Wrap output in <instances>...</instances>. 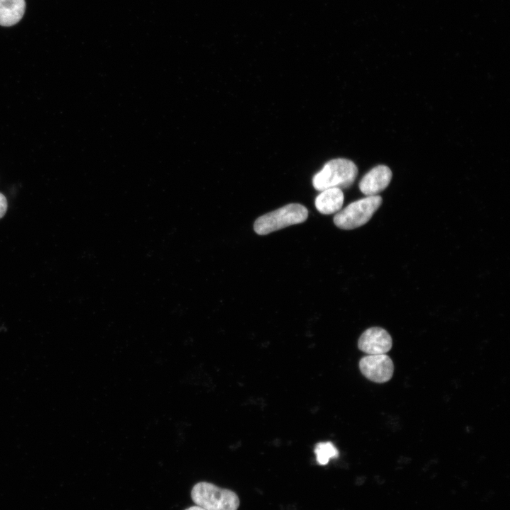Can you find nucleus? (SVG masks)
I'll return each instance as SVG.
<instances>
[{
    "mask_svg": "<svg viewBox=\"0 0 510 510\" xmlns=\"http://www.w3.org/2000/svg\"><path fill=\"white\" fill-rule=\"evenodd\" d=\"M358 175L356 164L345 158L332 159L312 177V186L319 191L329 188H347Z\"/></svg>",
    "mask_w": 510,
    "mask_h": 510,
    "instance_id": "1",
    "label": "nucleus"
},
{
    "mask_svg": "<svg viewBox=\"0 0 510 510\" xmlns=\"http://www.w3.org/2000/svg\"><path fill=\"white\" fill-rule=\"evenodd\" d=\"M308 216L307 209L300 203H290L258 217L254 224L255 232L268 234L288 226L305 222Z\"/></svg>",
    "mask_w": 510,
    "mask_h": 510,
    "instance_id": "2",
    "label": "nucleus"
},
{
    "mask_svg": "<svg viewBox=\"0 0 510 510\" xmlns=\"http://www.w3.org/2000/svg\"><path fill=\"white\" fill-rule=\"evenodd\" d=\"M191 498L197 506L206 510H237L239 506V499L234 492L207 482L193 486Z\"/></svg>",
    "mask_w": 510,
    "mask_h": 510,
    "instance_id": "3",
    "label": "nucleus"
},
{
    "mask_svg": "<svg viewBox=\"0 0 510 510\" xmlns=\"http://www.w3.org/2000/svg\"><path fill=\"white\" fill-rule=\"evenodd\" d=\"M379 195L366 196L349 203L334 217V223L342 230H353L367 223L382 204Z\"/></svg>",
    "mask_w": 510,
    "mask_h": 510,
    "instance_id": "4",
    "label": "nucleus"
},
{
    "mask_svg": "<svg viewBox=\"0 0 510 510\" xmlns=\"http://www.w3.org/2000/svg\"><path fill=\"white\" fill-rule=\"evenodd\" d=\"M361 373L370 381L383 383L391 379L394 372L392 359L385 353L368 355L359 361Z\"/></svg>",
    "mask_w": 510,
    "mask_h": 510,
    "instance_id": "5",
    "label": "nucleus"
},
{
    "mask_svg": "<svg viewBox=\"0 0 510 510\" xmlns=\"http://www.w3.org/2000/svg\"><path fill=\"white\" fill-rule=\"evenodd\" d=\"M392 345L390 334L383 328L374 327L364 331L358 341V348L368 355L383 354Z\"/></svg>",
    "mask_w": 510,
    "mask_h": 510,
    "instance_id": "6",
    "label": "nucleus"
},
{
    "mask_svg": "<svg viewBox=\"0 0 510 510\" xmlns=\"http://www.w3.org/2000/svg\"><path fill=\"white\" fill-rule=\"evenodd\" d=\"M392 171L385 165L371 169L361 179L358 187L366 196H377L385 190L392 179Z\"/></svg>",
    "mask_w": 510,
    "mask_h": 510,
    "instance_id": "7",
    "label": "nucleus"
},
{
    "mask_svg": "<svg viewBox=\"0 0 510 510\" xmlns=\"http://www.w3.org/2000/svg\"><path fill=\"white\" fill-rule=\"evenodd\" d=\"M316 197L314 205L323 215H330L340 210L344 203V193L341 188L324 189Z\"/></svg>",
    "mask_w": 510,
    "mask_h": 510,
    "instance_id": "8",
    "label": "nucleus"
},
{
    "mask_svg": "<svg viewBox=\"0 0 510 510\" xmlns=\"http://www.w3.org/2000/svg\"><path fill=\"white\" fill-rule=\"evenodd\" d=\"M25 8L24 0H0V25H15L22 18Z\"/></svg>",
    "mask_w": 510,
    "mask_h": 510,
    "instance_id": "9",
    "label": "nucleus"
},
{
    "mask_svg": "<svg viewBox=\"0 0 510 510\" xmlns=\"http://www.w3.org/2000/svg\"><path fill=\"white\" fill-rule=\"evenodd\" d=\"M314 451L319 465H326L331 458H336L339 455L338 450L330 441L318 443Z\"/></svg>",
    "mask_w": 510,
    "mask_h": 510,
    "instance_id": "10",
    "label": "nucleus"
},
{
    "mask_svg": "<svg viewBox=\"0 0 510 510\" xmlns=\"http://www.w3.org/2000/svg\"><path fill=\"white\" fill-rule=\"evenodd\" d=\"M7 210V200L4 194L0 193V219L4 217Z\"/></svg>",
    "mask_w": 510,
    "mask_h": 510,
    "instance_id": "11",
    "label": "nucleus"
},
{
    "mask_svg": "<svg viewBox=\"0 0 510 510\" xmlns=\"http://www.w3.org/2000/svg\"><path fill=\"white\" fill-rule=\"evenodd\" d=\"M185 510H206V509H205L203 507L199 506H193Z\"/></svg>",
    "mask_w": 510,
    "mask_h": 510,
    "instance_id": "12",
    "label": "nucleus"
}]
</instances>
